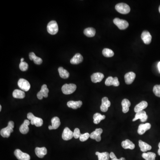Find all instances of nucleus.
Instances as JSON below:
<instances>
[{
    "instance_id": "21",
    "label": "nucleus",
    "mask_w": 160,
    "mask_h": 160,
    "mask_svg": "<svg viewBox=\"0 0 160 160\" xmlns=\"http://www.w3.org/2000/svg\"><path fill=\"white\" fill-rule=\"evenodd\" d=\"M36 154L39 158H43L47 154V150L45 147H36L35 149Z\"/></svg>"
},
{
    "instance_id": "10",
    "label": "nucleus",
    "mask_w": 160,
    "mask_h": 160,
    "mask_svg": "<svg viewBox=\"0 0 160 160\" xmlns=\"http://www.w3.org/2000/svg\"><path fill=\"white\" fill-rule=\"evenodd\" d=\"M49 92V90L47 88V85L43 84L42 86L41 90L37 93V98H38V99L42 100L43 97L45 98L47 97Z\"/></svg>"
},
{
    "instance_id": "17",
    "label": "nucleus",
    "mask_w": 160,
    "mask_h": 160,
    "mask_svg": "<svg viewBox=\"0 0 160 160\" xmlns=\"http://www.w3.org/2000/svg\"><path fill=\"white\" fill-rule=\"evenodd\" d=\"M136 77V74L132 72H130L125 74L124 75V80L126 84H131Z\"/></svg>"
},
{
    "instance_id": "19",
    "label": "nucleus",
    "mask_w": 160,
    "mask_h": 160,
    "mask_svg": "<svg viewBox=\"0 0 160 160\" xmlns=\"http://www.w3.org/2000/svg\"><path fill=\"white\" fill-rule=\"evenodd\" d=\"M30 124V122L29 120H25L24 123L21 124L20 127V131L21 133L23 134H27L29 131V128L28 125Z\"/></svg>"
},
{
    "instance_id": "2",
    "label": "nucleus",
    "mask_w": 160,
    "mask_h": 160,
    "mask_svg": "<svg viewBox=\"0 0 160 160\" xmlns=\"http://www.w3.org/2000/svg\"><path fill=\"white\" fill-rule=\"evenodd\" d=\"M27 118L28 120H30V123L32 125L34 124L36 127H40L43 124V121L41 118L36 117L32 113H28Z\"/></svg>"
},
{
    "instance_id": "24",
    "label": "nucleus",
    "mask_w": 160,
    "mask_h": 160,
    "mask_svg": "<svg viewBox=\"0 0 160 160\" xmlns=\"http://www.w3.org/2000/svg\"><path fill=\"white\" fill-rule=\"evenodd\" d=\"M147 102L146 101H142L139 103L137 105H136V106L134 108V111L135 113L140 112V111H143V109H145L147 107Z\"/></svg>"
},
{
    "instance_id": "23",
    "label": "nucleus",
    "mask_w": 160,
    "mask_h": 160,
    "mask_svg": "<svg viewBox=\"0 0 160 160\" xmlns=\"http://www.w3.org/2000/svg\"><path fill=\"white\" fill-rule=\"evenodd\" d=\"M139 146L140 148V150L144 153L152 149L151 145L141 140H139Z\"/></svg>"
},
{
    "instance_id": "14",
    "label": "nucleus",
    "mask_w": 160,
    "mask_h": 160,
    "mask_svg": "<svg viewBox=\"0 0 160 160\" xmlns=\"http://www.w3.org/2000/svg\"><path fill=\"white\" fill-rule=\"evenodd\" d=\"M141 38L145 44H148L151 43L152 36L148 31L145 30L141 34Z\"/></svg>"
},
{
    "instance_id": "38",
    "label": "nucleus",
    "mask_w": 160,
    "mask_h": 160,
    "mask_svg": "<svg viewBox=\"0 0 160 160\" xmlns=\"http://www.w3.org/2000/svg\"><path fill=\"white\" fill-rule=\"evenodd\" d=\"M90 137V134L88 132H86V133H84V134H81L80 136L79 139L82 142H84V141H86V140L89 139V138Z\"/></svg>"
},
{
    "instance_id": "45",
    "label": "nucleus",
    "mask_w": 160,
    "mask_h": 160,
    "mask_svg": "<svg viewBox=\"0 0 160 160\" xmlns=\"http://www.w3.org/2000/svg\"><path fill=\"white\" fill-rule=\"evenodd\" d=\"M120 160H125V158H124V157H121V158H120Z\"/></svg>"
},
{
    "instance_id": "48",
    "label": "nucleus",
    "mask_w": 160,
    "mask_h": 160,
    "mask_svg": "<svg viewBox=\"0 0 160 160\" xmlns=\"http://www.w3.org/2000/svg\"><path fill=\"white\" fill-rule=\"evenodd\" d=\"M159 12H160V6H159Z\"/></svg>"
},
{
    "instance_id": "18",
    "label": "nucleus",
    "mask_w": 160,
    "mask_h": 160,
    "mask_svg": "<svg viewBox=\"0 0 160 160\" xmlns=\"http://www.w3.org/2000/svg\"><path fill=\"white\" fill-rule=\"evenodd\" d=\"M104 78V74L100 73H94L91 76L92 81L95 83L100 82L103 80Z\"/></svg>"
},
{
    "instance_id": "6",
    "label": "nucleus",
    "mask_w": 160,
    "mask_h": 160,
    "mask_svg": "<svg viewBox=\"0 0 160 160\" xmlns=\"http://www.w3.org/2000/svg\"><path fill=\"white\" fill-rule=\"evenodd\" d=\"M114 24L118 27V28L121 30H124L129 26V23L126 20H124L120 19L118 18H115L114 19Z\"/></svg>"
},
{
    "instance_id": "47",
    "label": "nucleus",
    "mask_w": 160,
    "mask_h": 160,
    "mask_svg": "<svg viewBox=\"0 0 160 160\" xmlns=\"http://www.w3.org/2000/svg\"><path fill=\"white\" fill-rule=\"evenodd\" d=\"M1 105H0V111H1Z\"/></svg>"
},
{
    "instance_id": "43",
    "label": "nucleus",
    "mask_w": 160,
    "mask_h": 160,
    "mask_svg": "<svg viewBox=\"0 0 160 160\" xmlns=\"http://www.w3.org/2000/svg\"><path fill=\"white\" fill-rule=\"evenodd\" d=\"M111 160H120V159H117V157H115V158L112 159Z\"/></svg>"
},
{
    "instance_id": "8",
    "label": "nucleus",
    "mask_w": 160,
    "mask_h": 160,
    "mask_svg": "<svg viewBox=\"0 0 160 160\" xmlns=\"http://www.w3.org/2000/svg\"><path fill=\"white\" fill-rule=\"evenodd\" d=\"M14 155L19 160H30V156L28 154L23 153L20 149H17L14 151Z\"/></svg>"
},
{
    "instance_id": "22",
    "label": "nucleus",
    "mask_w": 160,
    "mask_h": 160,
    "mask_svg": "<svg viewBox=\"0 0 160 160\" xmlns=\"http://www.w3.org/2000/svg\"><path fill=\"white\" fill-rule=\"evenodd\" d=\"M83 57L80 53H76L70 60V63L73 65H77L82 62Z\"/></svg>"
},
{
    "instance_id": "39",
    "label": "nucleus",
    "mask_w": 160,
    "mask_h": 160,
    "mask_svg": "<svg viewBox=\"0 0 160 160\" xmlns=\"http://www.w3.org/2000/svg\"><path fill=\"white\" fill-rule=\"evenodd\" d=\"M80 130L78 128H76L74 131L73 132V137L75 139H77L80 137V136L81 135Z\"/></svg>"
},
{
    "instance_id": "15",
    "label": "nucleus",
    "mask_w": 160,
    "mask_h": 160,
    "mask_svg": "<svg viewBox=\"0 0 160 160\" xmlns=\"http://www.w3.org/2000/svg\"><path fill=\"white\" fill-rule=\"evenodd\" d=\"M102 103L100 105V110L102 112H106L108 110V108L110 106L111 103L107 97H104L102 99Z\"/></svg>"
},
{
    "instance_id": "25",
    "label": "nucleus",
    "mask_w": 160,
    "mask_h": 160,
    "mask_svg": "<svg viewBox=\"0 0 160 160\" xmlns=\"http://www.w3.org/2000/svg\"><path fill=\"white\" fill-rule=\"evenodd\" d=\"M121 146L124 149H133L135 148V145L130 140H125L121 142Z\"/></svg>"
},
{
    "instance_id": "28",
    "label": "nucleus",
    "mask_w": 160,
    "mask_h": 160,
    "mask_svg": "<svg viewBox=\"0 0 160 160\" xmlns=\"http://www.w3.org/2000/svg\"><path fill=\"white\" fill-rule=\"evenodd\" d=\"M25 96V92L19 89L14 90L12 93V96L15 98L23 99Z\"/></svg>"
},
{
    "instance_id": "13",
    "label": "nucleus",
    "mask_w": 160,
    "mask_h": 160,
    "mask_svg": "<svg viewBox=\"0 0 160 160\" xmlns=\"http://www.w3.org/2000/svg\"><path fill=\"white\" fill-rule=\"evenodd\" d=\"M73 137V132L68 127H66L63 131L62 138L64 140H68Z\"/></svg>"
},
{
    "instance_id": "35",
    "label": "nucleus",
    "mask_w": 160,
    "mask_h": 160,
    "mask_svg": "<svg viewBox=\"0 0 160 160\" xmlns=\"http://www.w3.org/2000/svg\"><path fill=\"white\" fill-rule=\"evenodd\" d=\"M102 54L104 56L107 57H110L114 56V52L113 51L107 48H105L103 50Z\"/></svg>"
},
{
    "instance_id": "20",
    "label": "nucleus",
    "mask_w": 160,
    "mask_h": 160,
    "mask_svg": "<svg viewBox=\"0 0 160 160\" xmlns=\"http://www.w3.org/2000/svg\"><path fill=\"white\" fill-rule=\"evenodd\" d=\"M67 105L68 107L73 109H76L81 106L82 102L81 100H78V101L70 100L67 102Z\"/></svg>"
},
{
    "instance_id": "12",
    "label": "nucleus",
    "mask_w": 160,
    "mask_h": 160,
    "mask_svg": "<svg viewBox=\"0 0 160 160\" xmlns=\"http://www.w3.org/2000/svg\"><path fill=\"white\" fill-rule=\"evenodd\" d=\"M105 84L107 86H111L113 85L114 86H118L120 84V82L118 81V78L117 77H115L113 78L112 76H109L106 79L105 81Z\"/></svg>"
},
{
    "instance_id": "46",
    "label": "nucleus",
    "mask_w": 160,
    "mask_h": 160,
    "mask_svg": "<svg viewBox=\"0 0 160 160\" xmlns=\"http://www.w3.org/2000/svg\"><path fill=\"white\" fill-rule=\"evenodd\" d=\"M24 59L23 58H22L20 59V61H21V62H23V61H24Z\"/></svg>"
},
{
    "instance_id": "36",
    "label": "nucleus",
    "mask_w": 160,
    "mask_h": 160,
    "mask_svg": "<svg viewBox=\"0 0 160 160\" xmlns=\"http://www.w3.org/2000/svg\"><path fill=\"white\" fill-rule=\"evenodd\" d=\"M153 92L156 96L160 97V84H156L154 86Z\"/></svg>"
},
{
    "instance_id": "3",
    "label": "nucleus",
    "mask_w": 160,
    "mask_h": 160,
    "mask_svg": "<svg viewBox=\"0 0 160 160\" xmlns=\"http://www.w3.org/2000/svg\"><path fill=\"white\" fill-rule=\"evenodd\" d=\"M115 9L118 12L123 14H128L130 11L129 5L124 3L117 4L116 5Z\"/></svg>"
},
{
    "instance_id": "27",
    "label": "nucleus",
    "mask_w": 160,
    "mask_h": 160,
    "mask_svg": "<svg viewBox=\"0 0 160 160\" xmlns=\"http://www.w3.org/2000/svg\"><path fill=\"white\" fill-rule=\"evenodd\" d=\"M29 58L30 60H33L34 63L36 65H41L42 63V60L41 58L36 57L33 52H31L29 54Z\"/></svg>"
},
{
    "instance_id": "4",
    "label": "nucleus",
    "mask_w": 160,
    "mask_h": 160,
    "mask_svg": "<svg viewBox=\"0 0 160 160\" xmlns=\"http://www.w3.org/2000/svg\"><path fill=\"white\" fill-rule=\"evenodd\" d=\"M76 89V85L74 84H65L62 86L61 90L64 94L68 95L74 92Z\"/></svg>"
},
{
    "instance_id": "1",
    "label": "nucleus",
    "mask_w": 160,
    "mask_h": 160,
    "mask_svg": "<svg viewBox=\"0 0 160 160\" xmlns=\"http://www.w3.org/2000/svg\"><path fill=\"white\" fill-rule=\"evenodd\" d=\"M14 127V122L10 121L8 123V126L6 128L2 129L0 132L1 135L3 137H9L11 133L13 132V129Z\"/></svg>"
},
{
    "instance_id": "33",
    "label": "nucleus",
    "mask_w": 160,
    "mask_h": 160,
    "mask_svg": "<svg viewBox=\"0 0 160 160\" xmlns=\"http://www.w3.org/2000/svg\"><path fill=\"white\" fill-rule=\"evenodd\" d=\"M60 76L63 79H67L69 76V73L66 69H64L62 67H60L58 69Z\"/></svg>"
},
{
    "instance_id": "30",
    "label": "nucleus",
    "mask_w": 160,
    "mask_h": 160,
    "mask_svg": "<svg viewBox=\"0 0 160 160\" xmlns=\"http://www.w3.org/2000/svg\"><path fill=\"white\" fill-rule=\"evenodd\" d=\"M142 157L145 160H155L156 154L152 152H148L142 153Z\"/></svg>"
},
{
    "instance_id": "41",
    "label": "nucleus",
    "mask_w": 160,
    "mask_h": 160,
    "mask_svg": "<svg viewBox=\"0 0 160 160\" xmlns=\"http://www.w3.org/2000/svg\"><path fill=\"white\" fill-rule=\"evenodd\" d=\"M158 147H159V149L158 150V154L159 156H160V142H159L158 144Z\"/></svg>"
},
{
    "instance_id": "32",
    "label": "nucleus",
    "mask_w": 160,
    "mask_h": 160,
    "mask_svg": "<svg viewBox=\"0 0 160 160\" xmlns=\"http://www.w3.org/2000/svg\"><path fill=\"white\" fill-rule=\"evenodd\" d=\"M96 155L97 156L98 160H109L110 156L109 153L108 152H103V153H99L96 152Z\"/></svg>"
},
{
    "instance_id": "16",
    "label": "nucleus",
    "mask_w": 160,
    "mask_h": 160,
    "mask_svg": "<svg viewBox=\"0 0 160 160\" xmlns=\"http://www.w3.org/2000/svg\"><path fill=\"white\" fill-rule=\"evenodd\" d=\"M151 125L149 123L145 124H140L138 128L137 132L140 135H143L146 131L151 128Z\"/></svg>"
},
{
    "instance_id": "5",
    "label": "nucleus",
    "mask_w": 160,
    "mask_h": 160,
    "mask_svg": "<svg viewBox=\"0 0 160 160\" xmlns=\"http://www.w3.org/2000/svg\"><path fill=\"white\" fill-rule=\"evenodd\" d=\"M47 31L51 35H55L58 31L57 23L55 20H52L48 23L47 27Z\"/></svg>"
},
{
    "instance_id": "34",
    "label": "nucleus",
    "mask_w": 160,
    "mask_h": 160,
    "mask_svg": "<svg viewBox=\"0 0 160 160\" xmlns=\"http://www.w3.org/2000/svg\"><path fill=\"white\" fill-rule=\"evenodd\" d=\"M51 123L52 129H57L60 124V119L57 116L53 117L51 119Z\"/></svg>"
},
{
    "instance_id": "11",
    "label": "nucleus",
    "mask_w": 160,
    "mask_h": 160,
    "mask_svg": "<svg viewBox=\"0 0 160 160\" xmlns=\"http://www.w3.org/2000/svg\"><path fill=\"white\" fill-rule=\"evenodd\" d=\"M148 119V115L145 111H141L140 112H137L135 115V117L133 118L132 121H134L138 119H140V121L142 122L146 121Z\"/></svg>"
},
{
    "instance_id": "7",
    "label": "nucleus",
    "mask_w": 160,
    "mask_h": 160,
    "mask_svg": "<svg viewBox=\"0 0 160 160\" xmlns=\"http://www.w3.org/2000/svg\"><path fill=\"white\" fill-rule=\"evenodd\" d=\"M18 85L19 87L24 91H28L31 87L29 82L23 78H20L19 80Z\"/></svg>"
},
{
    "instance_id": "40",
    "label": "nucleus",
    "mask_w": 160,
    "mask_h": 160,
    "mask_svg": "<svg viewBox=\"0 0 160 160\" xmlns=\"http://www.w3.org/2000/svg\"><path fill=\"white\" fill-rule=\"evenodd\" d=\"M109 156H110V158H111L112 159H113V158H115V157H116L115 155V154L113 152H111V153H110L109 154Z\"/></svg>"
},
{
    "instance_id": "9",
    "label": "nucleus",
    "mask_w": 160,
    "mask_h": 160,
    "mask_svg": "<svg viewBox=\"0 0 160 160\" xmlns=\"http://www.w3.org/2000/svg\"><path fill=\"white\" fill-rule=\"evenodd\" d=\"M103 132V130L101 128L96 129L94 131L92 132L91 134H90V137L92 139H94L99 142L101 140V134Z\"/></svg>"
},
{
    "instance_id": "29",
    "label": "nucleus",
    "mask_w": 160,
    "mask_h": 160,
    "mask_svg": "<svg viewBox=\"0 0 160 160\" xmlns=\"http://www.w3.org/2000/svg\"><path fill=\"white\" fill-rule=\"evenodd\" d=\"M93 123L95 124H98L100 122V121L105 118V116L102 115L99 113H96L94 114L93 116Z\"/></svg>"
},
{
    "instance_id": "37",
    "label": "nucleus",
    "mask_w": 160,
    "mask_h": 160,
    "mask_svg": "<svg viewBox=\"0 0 160 160\" xmlns=\"http://www.w3.org/2000/svg\"><path fill=\"white\" fill-rule=\"evenodd\" d=\"M28 65L26 62H20L19 65V68L22 71H25L28 68Z\"/></svg>"
},
{
    "instance_id": "42",
    "label": "nucleus",
    "mask_w": 160,
    "mask_h": 160,
    "mask_svg": "<svg viewBox=\"0 0 160 160\" xmlns=\"http://www.w3.org/2000/svg\"><path fill=\"white\" fill-rule=\"evenodd\" d=\"M158 69H159V72H160V62H158Z\"/></svg>"
},
{
    "instance_id": "26",
    "label": "nucleus",
    "mask_w": 160,
    "mask_h": 160,
    "mask_svg": "<svg viewBox=\"0 0 160 160\" xmlns=\"http://www.w3.org/2000/svg\"><path fill=\"white\" fill-rule=\"evenodd\" d=\"M121 105L122 106V112L124 113H128L129 111V108L131 105L129 100L127 99H124L122 101Z\"/></svg>"
},
{
    "instance_id": "44",
    "label": "nucleus",
    "mask_w": 160,
    "mask_h": 160,
    "mask_svg": "<svg viewBox=\"0 0 160 160\" xmlns=\"http://www.w3.org/2000/svg\"><path fill=\"white\" fill-rule=\"evenodd\" d=\"M49 130L52 129V125H49Z\"/></svg>"
},
{
    "instance_id": "31",
    "label": "nucleus",
    "mask_w": 160,
    "mask_h": 160,
    "mask_svg": "<svg viewBox=\"0 0 160 160\" xmlns=\"http://www.w3.org/2000/svg\"><path fill=\"white\" fill-rule=\"evenodd\" d=\"M84 33L88 37H93L96 34V30L93 28H88L84 30Z\"/></svg>"
}]
</instances>
